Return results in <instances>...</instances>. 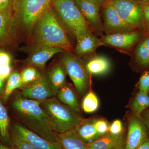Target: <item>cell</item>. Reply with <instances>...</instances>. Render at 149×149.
Segmentation results:
<instances>
[{
    "instance_id": "cell-41",
    "label": "cell",
    "mask_w": 149,
    "mask_h": 149,
    "mask_svg": "<svg viewBox=\"0 0 149 149\" xmlns=\"http://www.w3.org/2000/svg\"><path fill=\"white\" fill-rule=\"evenodd\" d=\"M125 141L123 143H122L120 144L118 146L116 147L114 149H124L125 147Z\"/></svg>"
},
{
    "instance_id": "cell-5",
    "label": "cell",
    "mask_w": 149,
    "mask_h": 149,
    "mask_svg": "<svg viewBox=\"0 0 149 149\" xmlns=\"http://www.w3.org/2000/svg\"><path fill=\"white\" fill-rule=\"evenodd\" d=\"M40 102L52 129L57 134L74 129L83 120L79 112L55 97Z\"/></svg>"
},
{
    "instance_id": "cell-39",
    "label": "cell",
    "mask_w": 149,
    "mask_h": 149,
    "mask_svg": "<svg viewBox=\"0 0 149 149\" xmlns=\"http://www.w3.org/2000/svg\"><path fill=\"white\" fill-rule=\"evenodd\" d=\"M94 1H95L102 8L103 6L109 1L110 0H94Z\"/></svg>"
},
{
    "instance_id": "cell-27",
    "label": "cell",
    "mask_w": 149,
    "mask_h": 149,
    "mask_svg": "<svg viewBox=\"0 0 149 149\" xmlns=\"http://www.w3.org/2000/svg\"><path fill=\"white\" fill-rule=\"evenodd\" d=\"M82 108L87 113H93L98 109L99 101L94 92L90 91L85 95L82 103Z\"/></svg>"
},
{
    "instance_id": "cell-11",
    "label": "cell",
    "mask_w": 149,
    "mask_h": 149,
    "mask_svg": "<svg viewBox=\"0 0 149 149\" xmlns=\"http://www.w3.org/2000/svg\"><path fill=\"white\" fill-rule=\"evenodd\" d=\"M124 149H136L149 137V130L141 117L132 113L128 122Z\"/></svg>"
},
{
    "instance_id": "cell-32",
    "label": "cell",
    "mask_w": 149,
    "mask_h": 149,
    "mask_svg": "<svg viewBox=\"0 0 149 149\" xmlns=\"http://www.w3.org/2000/svg\"><path fill=\"white\" fill-rule=\"evenodd\" d=\"M123 127L121 120L116 119L110 125L109 133L113 135H120L123 134Z\"/></svg>"
},
{
    "instance_id": "cell-31",
    "label": "cell",
    "mask_w": 149,
    "mask_h": 149,
    "mask_svg": "<svg viewBox=\"0 0 149 149\" xmlns=\"http://www.w3.org/2000/svg\"><path fill=\"white\" fill-rule=\"evenodd\" d=\"M94 125L99 135L101 136L109 131L110 125L108 122L104 119H95Z\"/></svg>"
},
{
    "instance_id": "cell-8",
    "label": "cell",
    "mask_w": 149,
    "mask_h": 149,
    "mask_svg": "<svg viewBox=\"0 0 149 149\" xmlns=\"http://www.w3.org/2000/svg\"><path fill=\"white\" fill-rule=\"evenodd\" d=\"M148 34L141 31L103 35L101 37L103 46L114 48L122 53L131 55L135 46Z\"/></svg>"
},
{
    "instance_id": "cell-30",
    "label": "cell",
    "mask_w": 149,
    "mask_h": 149,
    "mask_svg": "<svg viewBox=\"0 0 149 149\" xmlns=\"http://www.w3.org/2000/svg\"><path fill=\"white\" fill-rule=\"evenodd\" d=\"M139 91L149 94V70L143 72L137 84Z\"/></svg>"
},
{
    "instance_id": "cell-17",
    "label": "cell",
    "mask_w": 149,
    "mask_h": 149,
    "mask_svg": "<svg viewBox=\"0 0 149 149\" xmlns=\"http://www.w3.org/2000/svg\"><path fill=\"white\" fill-rule=\"evenodd\" d=\"M56 143L60 149H89L74 129L58 134Z\"/></svg>"
},
{
    "instance_id": "cell-28",
    "label": "cell",
    "mask_w": 149,
    "mask_h": 149,
    "mask_svg": "<svg viewBox=\"0 0 149 149\" xmlns=\"http://www.w3.org/2000/svg\"><path fill=\"white\" fill-rule=\"evenodd\" d=\"M11 148L13 149H38L32 146L13 129L10 133Z\"/></svg>"
},
{
    "instance_id": "cell-35",
    "label": "cell",
    "mask_w": 149,
    "mask_h": 149,
    "mask_svg": "<svg viewBox=\"0 0 149 149\" xmlns=\"http://www.w3.org/2000/svg\"><path fill=\"white\" fill-rule=\"evenodd\" d=\"M11 61L10 56L8 54L0 51V66L10 65Z\"/></svg>"
},
{
    "instance_id": "cell-21",
    "label": "cell",
    "mask_w": 149,
    "mask_h": 149,
    "mask_svg": "<svg viewBox=\"0 0 149 149\" xmlns=\"http://www.w3.org/2000/svg\"><path fill=\"white\" fill-rule=\"evenodd\" d=\"M85 64L88 73L93 75L107 74L109 72L111 67L109 59L103 56H94Z\"/></svg>"
},
{
    "instance_id": "cell-2",
    "label": "cell",
    "mask_w": 149,
    "mask_h": 149,
    "mask_svg": "<svg viewBox=\"0 0 149 149\" xmlns=\"http://www.w3.org/2000/svg\"><path fill=\"white\" fill-rule=\"evenodd\" d=\"M52 0H12L13 27L15 38L32 35L36 22L51 6Z\"/></svg>"
},
{
    "instance_id": "cell-9",
    "label": "cell",
    "mask_w": 149,
    "mask_h": 149,
    "mask_svg": "<svg viewBox=\"0 0 149 149\" xmlns=\"http://www.w3.org/2000/svg\"><path fill=\"white\" fill-rule=\"evenodd\" d=\"M93 34L97 37L103 36L104 30L100 10V6L94 0H74Z\"/></svg>"
},
{
    "instance_id": "cell-3",
    "label": "cell",
    "mask_w": 149,
    "mask_h": 149,
    "mask_svg": "<svg viewBox=\"0 0 149 149\" xmlns=\"http://www.w3.org/2000/svg\"><path fill=\"white\" fill-rule=\"evenodd\" d=\"M12 105L26 128L50 142L56 143L58 134L52 129L40 101L23 97L15 99Z\"/></svg>"
},
{
    "instance_id": "cell-40",
    "label": "cell",
    "mask_w": 149,
    "mask_h": 149,
    "mask_svg": "<svg viewBox=\"0 0 149 149\" xmlns=\"http://www.w3.org/2000/svg\"><path fill=\"white\" fill-rule=\"evenodd\" d=\"M0 149H13L11 147L6 146L0 142Z\"/></svg>"
},
{
    "instance_id": "cell-14",
    "label": "cell",
    "mask_w": 149,
    "mask_h": 149,
    "mask_svg": "<svg viewBox=\"0 0 149 149\" xmlns=\"http://www.w3.org/2000/svg\"><path fill=\"white\" fill-rule=\"evenodd\" d=\"M13 129L22 138L38 149H60L56 143L47 141L22 125L15 124Z\"/></svg>"
},
{
    "instance_id": "cell-26",
    "label": "cell",
    "mask_w": 149,
    "mask_h": 149,
    "mask_svg": "<svg viewBox=\"0 0 149 149\" xmlns=\"http://www.w3.org/2000/svg\"><path fill=\"white\" fill-rule=\"evenodd\" d=\"M22 85L20 74L17 71H15L8 77L3 95V100L4 102L7 100L12 93L17 88H21Z\"/></svg>"
},
{
    "instance_id": "cell-20",
    "label": "cell",
    "mask_w": 149,
    "mask_h": 149,
    "mask_svg": "<svg viewBox=\"0 0 149 149\" xmlns=\"http://www.w3.org/2000/svg\"><path fill=\"white\" fill-rule=\"evenodd\" d=\"M125 141L123 133L113 135L108 133L88 146L89 149H114Z\"/></svg>"
},
{
    "instance_id": "cell-33",
    "label": "cell",
    "mask_w": 149,
    "mask_h": 149,
    "mask_svg": "<svg viewBox=\"0 0 149 149\" xmlns=\"http://www.w3.org/2000/svg\"><path fill=\"white\" fill-rule=\"evenodd\" d=\"M142 3L146 33L149 35V1Z\"/></svg>"
},
{
    "instance_id": "cell-18",
    "label": "cell",
    "mask_w": 149,
    "mask_h": 149,
    "mask_svg": "<svg viewBox=\"0 0 149 149\" xmlns=\"http://www.w3.org/2000/svg\"><path fill=\"white\" fill-rule=\"evenodd\" d=\"M102 46H103V44L101 38L91 33L77 40L75 53L78 55L93 54L97 49Z\"/></svg>"
},
{
    "instance_id": "cell-23",
    "label": "cell",
    "mask_w": 149,
    "mask_h": 149,
    "mask_svg": "<svg viewBox=\"0 0 149 149\" xmlns=\"http://www.w3.org/2000/svg\"><path fill=\"white\" fill-rule=\"evenodd\" d=\"M66 72L63 65H58L53 68L47 75L56 95L59 89L65 83Z\"/></svg>"
},
{
    "instance_id": "cell-16",
    "label": "cell",
    "mask_w": 149,
    "mask_h": 149,
    "mask_svg": "<svg viewBox=\"0 0 149 149\" xmlns=\"http://www.w3.org/2000/svg\"><path fill=\"white\" fill-rule=\"evenodd\" d=\"M64 50L59 47H41L35 50L29 56L27 63L41 69L45 67L47 62L54 55Z\"/></svg>"
},
{
    "instance_id": "cell-22",
    "label": "cell",
    "mask_w": 149,
    "mask_h": 149,
    "mask_svg": "<svg viewBox=\"0 0 149 149\" xmlns=\"http://www.w3.org/2000/svg\"><path fill=\"white\" fill-rule=\"evenodd\" d=\"M57 95L60 101L79 112L80 106L74 90L66 83L59 89Z\"/></svg>"
},
{
    "instance_id": "cell-12",
    "label": "cell",
    "mask_w": 149,
    "mask_h": 149,
    "mask_svg": "<svg viewBox=\"0 0 149 149\" xmlns=\"http://www.w3.org/2000/svg\"><path fill=\"white\" fill-rule=\"evenodd\" d=\"M22 95L25 98L43 101L56 95L47 76L40 74L37 80L21 88Z\"/></svg>"
},
{
    "instance_id": "cell-15",
    "label": "cell",
    "mask_w": 149,
    "mask_h": 149,
    "mask_svg": "<svg viewBox=\"0 0 149 149\" xmlns=\"http://www.w3.org/2000/svg\"><path fill=\"white\" fill-rule=\"evenodd\" d=\"M14 38L12 12L10 6L0 11V45H7Z\"/></svg>"
},
{
    "instance_id": "cell-1",
    "label": "cell",
    "mask_w": 149,
    "mask_h": 149,
    "mask_svg": "<svg viewBox=\"0 0 149 149\" xmlns=\"http://www.w3.org/2000/svg\"><path fill=\"white\" fill-rule=\"evenodd\" d=\"M33 33L36 48L59 47L70 53L74 50L66 30L51 6L37 20Z\"/></svg>"
},
{
    "instance_id": "cell-44",
    "label": "cell",
    "mask_w": 149,
    "mask_h": 149,
    "mask_svg": "<svg viewBox=\"0 0 149 149\" xmlns=\"http://www.w3.org/2000/svg\"><path fill=\"white\" fill-rule=\"evenodd\" d=\"M134 1H136L139 2L141 3H143L145 2L148 1L149 0H134Z\"/></svg>"
},
{
    "instance_id": "cell-25",
    "label": "cell",
    "mask_w": 149,
    "mask_h": 149,
    "mask_svg": "<svg viewBox=\"0 0 149 149\" xmlns=\"http://www.w3.org/2000/svg\"><path fill=\"white\" fill-rule=\"evenodd\" d=\"M130 107L133 114L141 117L142 112L149 108V94L138 91L133 97Z\"/></svg>"
},
{
    "instance_id": "cell-4",
    "label": "cell",
    "mask_w": 149,
    "mask_h": 149,
    "mask_svg": "<svg viewBox=\"0 0 149 149\" xmlns=\"http://www.w3.org/2000/svg\"><path fill=\"white\" fill-rule=\"evenodd\" d=\"M51 5L63 27L76 41L93 33L74 0H52Z\"/></svg>"
},
{
    "instance_id": "cell-6",
    "label": "cell",
    "mask_w": 149,
    "mask_h": 149,
    "mask_svg": "<svg viewBox=\"0 0 149 149\" xmlns=\"http://www.w3.org/2000/svg\"><path fill=\"white\" fill-rule=\"evenodd\" d=\"M65 54L62 64L80 96L86 95L90 86V74L83 60L71 53Z\"/></svg>"
},
{
    "instance_id": "cell-37",
    "label": "cell",
    "mask_w": 149,
    "mask_h": 149,
    "mask_svg": "<svg viewBox=\"0 0 149 149\" xmlns=\"http://www.w3.org/2000/svg\"><path fill=\"white\" fill-rule=\"evenodd\" d=\"M136 149H149V137L146 141Z\"/></svg>"
},
{
    "instance_id": "cell-34",
    "label": "cell",
    "mask_w": 149,
    "mask_h": 149,
    "mask_svg": "<svg viewBox=\"0 0 149 149\" xmlns=\"http://www.w3.org/2000/svg\"><path fill=\"white\" fill-rule=\"evenodd\" d=\"M11 70L10 65H1L0 66V77L3 80H5L10 75Z\"/></svg>"
},
{
    "instance_id": "cell-29",
    "label": "cell",
    "mask_w": 149,
    "mask_h": 149,
    "mask_svg": "<svg viewBox=\"0 0 149 149\" xmlns=\"http://www.w3.org/2000/svg\"><path fill=\"white\" fill-rule=\"evenodd\" d=\"M35 68L29 67L23 70L20 73L23 85H27L37 80L40 75Z\"/></svg>"
},
{
    "instance_id": "cell-13",
    "label": "cell",
    "mask_w": 149,
    "mask_h": 149,
    "mask_svg": "<svg viewBox=\"0 0 149 149\" xmlns=\"http://www.w3.org/2000/svg\"><path fill=\"white\" fill-rule=\"evenodd\" d=\"M130 56L131 63L136 71L149 70V35L137 44Z\"/></svg>"
},
{
    "instance_id": "cell-24",
    "label": "cell",
    "mask_w": 149,
    "mask_h": 149,
    "mask_svg": "<svg viewBox=\"0 0 149 149\" xmlns=\"http://www.w3.org/2000/svg\"><path fill=\"white\" fill-rule=\"evenodd\" d=\"M9 123L10 119L7 111L0 99V142L10 147Z\"/></svg>"
},
{
    "instance_id": "cell-43",
    "label": "cell",
    "mask_w": 149,
    "mask_h": 149,
    "mask_svg": "<svg viewBox=\"0 0 149 149\" xmlns=\"http://www.w3.org/2000/svg\"><path fill=\"white\" fill-rule=\"evenodd\" d=\"M6 8H6L5 6H4L0 3V9H1V10H3L6 9Z\"/></svg>"
},
{
    "instance_id": "cell-10",
    "label": "cell",
    "mask_w": 149,
    "mask_h": 149,
    "mask_svg": "<svg viewBox=\"0 0 149 149\" xmlns=\"http://www.w3.org/2000/svg\"><path fill=\"white\" fill-rule=\"evenodd\" d=\"M102 22L106 35L136 31L128 26L121 19L110 1L102 7Z\"/></svg>"
},
{
    "instance_id": "cell-36",
    "label": "cell",
    "mask_w": 149,
    "mask_h": 149,
    "mask_svg": "<svg viewBox=\"0 0 149 149\" xmlns=\"http://www.w3.org/2000/svg\"><path fill=\"white\" fill-rule=\"evenodd\" d=\"M141 117L146 124V126L149 130V108L145 110L142 112Z\"/></svg>"
},
{
    "instance_id": "cell-19",
    "label": "cell",
    "mask_w": 149,
    "mask_h": 149,
    "mask_svg": "<svg viewBox=\"0 0 149 149\" xmlns=\"http://www.w3.org/2000/svg\"><path fill=\"white\" fill-rule=\"evenodd\" d=\"M94 121L95 119H83L74 128L80 139L87 145L100 137L95 128Z\"/></svg>"
},
{
    "instance_id": "cell-7",
    "label": "cell",
    "mask_w": 149,
    "mask_h": 149,
    "mask_svg": "<svg viewBox=\"0 0 149 149\" xmlns=\"http://www.w3.org/2000/svg\"><path fill=\"white\" fill-rule=\"evenodd\" d=\"M109 1L125 24L135 31L146 33L142 3L134 0Z\"/></svg>"
},
{
    "instance_id": "cell-42",
    "label": "cell",
    "mask_w": 149,
    "mask_h": 149,
    "mask_svg": "<svg viewBox=\"0 0 149 149\" xmlns=\"http://www.w3.org/2000/svg\"><path fill=\"white\" fill-rule=\"evenodd\" d=\"M4 80H3L2 78L0 77V91L2 90L3 87V85Z\"/></svg>"
},
{
    "instance_id": "cell-38",
    "label": "cell",
    "mask_w": 149,
    "mask_h": 149,
    "mask_svg": "<svg viewBox=\"0 0 149 149\" xmlns=\"http://www.w3.org/2000/svg\"><path fill=\"white\" fill-rule=\"evenodd\" d=\"M12 0H0V3L6 7V8L9 7L11 4Z\"/></svg>"
}]
</instances>
